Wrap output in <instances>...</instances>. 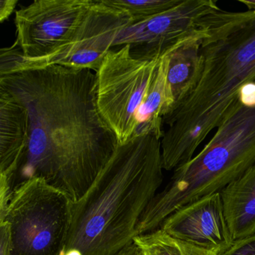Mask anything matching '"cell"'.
<instances>
[{"label": "cell", "instance_id": "cell-11", "mask_svg": "<svg viewBox=\"0 0 255 255\" xmlns=\"http://www.w3.org/2000/svg\"><path fill=\"white\" fill-rule=\"evenodd\" d=\"M29 117L23 104L0 87V195L10 197L29 146Z\"/></svg>", "mask_w": 255, "mask_h": 255}, {"label": "cell", "instance_id": "cell-6", "mask_svg": "<svg viewBox=\"0 0 255 255\" xmlns=\"http://www.w3.org/2000/svg\"><path fill=\"white\" fill-rule=\"evenodd\" d=\"M162 57L139 56L127 44L110 50L96 73L98 110L119 144L135 138L138 116Z\"/></svg>", "mask_w": 255, "mask_h": 255}, {"label": "cell", "instance_id": "cell-10", "mask_svg": "<svg viewBox=\"0 0 255 255\" xmlns=\"http://www.w3.org/2000/svg\"><path fill=\"white\" fill-rule=\"evenodd\" d=\"M160 229L182 241L219 252L233 243L220 192L203 197L171 213Z\"/></svg>", "mask_w": 255, "mask_h": 255}, {"label": "cell", "instance_id": "cell-4", "mask_svg": "<svg viewBox=\"0 0 255 255\" xmlns=\"http://www.w3.org/2000/svg\"><path fill=\"white\" fill-rule=\"evenodd\" d=\"M213 137L190 160L174 170L138 222L139 235L156 231L180 207L220 192L255 165V81L240 98Z\"/></svg>", "mask_w": 255, "mask_h": 255}, {"label": "cell", "instance_id": "cell-9", "mask_svg": "<svg viewBox=\"0 0 255 255\" xmlns=\"http://www.w3.org/2000/svg\"><path fill=\"white\" fill-rule=\"evenodd\" d=\"M219 9L214 0H183L168 11L124 28L113 48L127 44L140 46L139 52L132 51L144 57H162L193 35L205 16Z\"/></svg>", "mask_w": 255, "mask_h": 255}, {"label": "cell", "instance_id": "cell-12", "mask_svg": "<svg viewBox=\"0 0 255 255\" xmlns=\"http://www.w3.org/2000/svg\"><path fill=\"white\" fill-rule=\"evenodd\" d=\"M233 240L255 234V165L220 192Z\"/></svg>", "mask_w": 255, "mask_h": 255}, {"label": "cell", "instance_id": "cell-8", "mask_svg": "<svg viewBox=\"0 0 255 255\" xmlns=\"http://www.w3.org/2000/svg\"><path fill=\"white\" fill-rule=\"evenodd\" d=\"M93 0H36L15 11L16 44L22 57L53 53L71 39Z\"/></svg>", "mask_w": 255, "mask_h": 255}, {"label": "cell", "instance_id": "cell-19", "mask_svg": "<svg viewBox=\"0 0 255 255\" xmlns=\"http://www.w3.org/2000/svg\"><path fill=\"white\" fill-rule=\"evenodd\" d=\"M143 255L141 251L140 250L139 248L133 243V244L129 246V247L126 248L124 249L122 252H121L119 255Z\"/></svg>", "mask_w": 255, "mask_h": 255}, {"label": "cell", "instance_id": "cell-13", "mask_svg": "<svg viewBox=\"0 0 255 255\" xmlns=\"http://www.w3.org/2000/svg\"><path fill=\"white\" fill-rule=\"evenodd\" d=\"M167 56V78L174 106L192 92L201 77L203 60L199 27L193 35L177 44Z\"/></svg>", "mask_w": 255, "mask_h": 255}, {"label": "cell", "instance_id": "cell-16", "mask_svg": "<svg viewBox=\"0 0 255 255\" xmlns=\"http://www.w3.org/2000/svg\"><path fill=\"white\" fill-rule=\"evenodd\" d=\"M216 255H255V234L234 240L229 246L218 252Z\"/></svg>", "mask_w": 255, "mask_h": 255}, {"label": "cell", "instance_id": "cell-1", "mask_svg": "<svg viewBox=\"0 0 255 255\" xmlns=\"http://www.w3.org/2000/svg\"><path fill=\"white\" fill-rule=\"evenodd\" d=\"M97 83L91 70L60 65L0 76V87L23 104L29 117L18 184L41 177L74 202L92 186L119 146L100 114Z\"/></svg>", "mask_w": 255, "mask_h": 255}, {"label": "cell", "instance_id": "cell-7", "mask_svg": "<svg viewBox=\"0 0 255 255\" xmlns=\"http://www.w3.org/2000/svg\"><path fill=\"white\" fill-rule=\"evenodd\" d=\"M131 24L121 10L107 5L103 0H93L83 22L66 44L44 57H22L14 42L1 50L0 76L25 70L60 65L74 69H89L97 73L119 32Z\"/></svg>", "mask_w": 255, "mask_h": 255}, {"label": "cell", "instance_id": "cell-15", "mask_svg": "<svg viewBox=\"0 0 255 255\" xmlns=\"http://www.w3.org/2000/svg\"><path fill=\"white\" fill-rule=\"evenodd\" d=\"M183 0H103L107 5L125 12L132 23L147 20L177 6Z\"/></svg>", "mask_w": 255, "mask_h": 255}, {"label": "cell", "instance_id": "cell-3", "mask_svg": "<svg viewBox=\"0 0 255 255\" xmlns=\"http://www.w3.org/2000/svg\"><path fill=\"white\" fill-rule=\"evenodd\" d=\"M161 139L154 134L119 144L86 193L73 203L61 255H117L134 243L141 216L163 180Z\"/></svg>", "mask_w": 255, "mask_h": 255}, {"label": "cell", "instance_id": "cell-5", "mask_svg": "<svg viewBox=\"0 0 255 255\" xmlns=\"http://www.w3.org/2000/svg\"><path fill=\"white\" fill-rule=\"evenodd\" d=\"M73 200L41 177L17 185L0 220L11 227L12 255H61L72 219Z\"/></svg>", "mask_w": 255, "mask_h": 255}, {"label": "cell", "instance_id": "cell-20", "mask_svg": "<svg viewBox=\"0 0 255 255\" xmlns=\"http://www.w3.org/2000/svg\"><path fill=\"white\" fill-rule=\"evenodd\" d=\"M238 2L246 5L249 10H255V0H238Z\"/></svg>", "mask_w": 255, "mask_h": 255}, {"label": "cell", "instance_id": "cell-18", "mask_svg": "<svg viewBox=\"0 0 255 255\" xmlns=\"http://www.w3.org/2000/svg\"><path fill=\"white\" fill-rule=\"evenodd\" d=\"M18 3L17 0H1L0 1V20L3 23L14 12L16 5Z\"/></svg>", "mask_w": 255, "mask_h": 255}, {"label": "cell", "instance_id": "cell-2", "mask_svg": "<svg viewBox=\"0 0 255 255\" xmlns=\"http://www.w3.org/2000/svg\"><path fill=\"white\" fill-rule=\"evenodd\" d=\"M201 77L164 117L162 165L171 171L190 160L225 120L242 89L255 81V10L219 9L201 20Z\"/></svg>", "mask_w": 255, "mask_h": 255}, {"label": "cell", "instance_id": "cell-14", "mask_svg": "<svg viewBox=\"0 0 255 255\" xmlns=\"http://www.w3.org/2000/svg\"><path fill=\"white\" fill-rule=\"evenodd\" d=\"M134 243L144 255H216L218 253L174 238L160 228L138 236L134 239Z\"/></svg>", "mask_w": 255, "mask_h": 255}, {"label": "cell", "instance_id": "cell-17", "mask_svg": "<svg viewBox=\"0 0 255 255\" xmlns=\"http://www.w3.org/2000/svg\"><path fill=\"white\" fill-rule=\"evenodd\" d=\"M0 255H12L11 227L6 220H0Z\"/></svg>", "mask_w": 255, "mask_h": 255}]
</instances>
